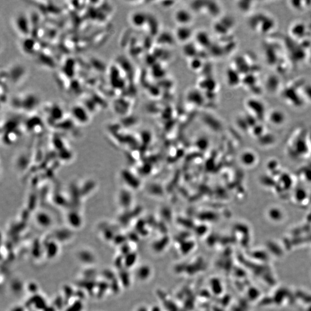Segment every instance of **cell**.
<instances>
[{
    "label": "cell",
    "instance_id": "obj_1",
    "mask_svg": "<svg viewBox=\"0 0 311 311\" xmlns=\"http://www.w3.org/2000/svg\"><path fill=\"white\" fill-rule=\"evenodd\" d=\"M173 20L178 26H189L194 20V14L188 9L180 8L173 14Z\"/></svg>",
    "mask_w": 311,
    "mask_h": 311
},
{
    "label": "cell",
    "instance_id": "obj_2",
    "mask_svg": "<svg viewBox=\"0 0 311 311\" xmlns=\"http://www.w3.org/2000/svg\"><path fill=\"white\" fill-rule=\"evenodd\" d=\"M176 40L182 43L189 42L192 37H194V31L189 26H178L173 33Z\"/></svg>",
    "mask_w": 311,
    "mask_h": 311
},
{
    "label": "cell",
    "instance_id": "obj_3",
    "mask_svg": "<svg viewBox=\"0 0 311 311\" xmlns=\"http://www.w3.org/2000/svg\"><path fill=\"white\" fill-rule=\"evenodd\" d=\"M129 22L134 28H141L145 26L148 21V16L146 13L141 10H136L130 13L128 17Z\"/></svg>",
    "mask_w": 311,
    "mask_h": 311
},
{
    "label": "cell",
    "instance_id": "obj_4",
    "mask_svg": "<svg viewBox=\"0 0 311 311\" xmlns=\"http://www.w3.org/2000/svg\"><path fill=\"white\" fill-rule=\"evenodd\" d=\"M195 44L202 48H208L212 45V40L210 35L204 31H200L194 35Z\"/></svg>",
    "mask_w": 311,
    "mask_h": 311
},
{
    "label": "cell",
    "instance_id": "obj_5",
    "mask_svg": "<svg viewBox=\"0 0 311 311\" xmlns=\"http://www.w3.org/2000/svg\"><path fill=\"white\" fill-rule=\"evenodd\" d=\"M72 115L74 119L81 123H86L88 121V111L80 105H75L73 107Z\"/></svg>",
    "mask_w": 311,
    "mask_h": 311
},
{
    "label": "cell",
    "instance_id": "obj_6",
    "mask_svg": "<svg viewBox=\"0 0 311 311\" xmlns=\"http://www.w3.org/2000/svg\"><path fill=\"white\" fill-rule=\"evenodd\" d=\"M221 6L218 2L215 1L207 2L205 6V9L207 13L213 17H218L221 12Z\"/></svg>",
    "mask_w": 311,
    "mask_h": 311
},
{
    "label": "cell",
    "instance_id": "obj_7",
    "mask_svg": "<svg viewBox=\"0 0 311 311\" xmlns=\"http://www.w3.org/2000/svg\"><path fill=\"white\" fill-rule=\"evenodd\" d=\"M198 46L196 44H192L191 43H187L185 44V45L183 48V54L188 57L189 59L195 57L197 52Z\"/></svg>",
    "mask_w": 311,
    "mask_h": 311
},
{
    "label": "cell",
    "instance_id": "obj_8",
    "mask_svg": "<svg viewBox=\"0 0 311 311\" xmlns=\"http://www.w3.org/2000/svg\"><path fill=\"white\" fill-rule=\"evenodd\" d=\"M236 69H229L227 71H226V73H225V78L226 81L227 82V84L230 86H234L236 84H238V82H240V79H237V78H233L234 76L237 75L238 74L235 73Z\"/></svg>",
    "mask_w": 311,
    "mask_h": 311
},
{
    "label": "cell",
    "instance_id": "obj_9",
    "mask_svg": "<svg viewBox=\"0 0 311 311\" xmlns=\"http://www.w3.org/2000/svg\"><path fill=\"white\" fill-rule=\"evenodd\" d=\"M189 67L192 70H198L202 66L203 62L200 59L198 58H196L195 56V57H194L193 58L189 59Z\"/></svg>",
    "mask_w": 311,
    "mask_h": 311
},
{
    "label": "cell",
    "instance_id": "obj_10",
    "mask_svg": "<svg viewBox=\"0 0 311 311\" xmlns=\"http://www.w3.org/2000/svg\"><path fill=\"white\" fill-rule=\"evenodd\" d=\"M301 93L304 99L311 102V83L305 84L301 89Z\"/></svg>",
    "mask_w": 311,
    "mask_h": 311
}]
</instances>
